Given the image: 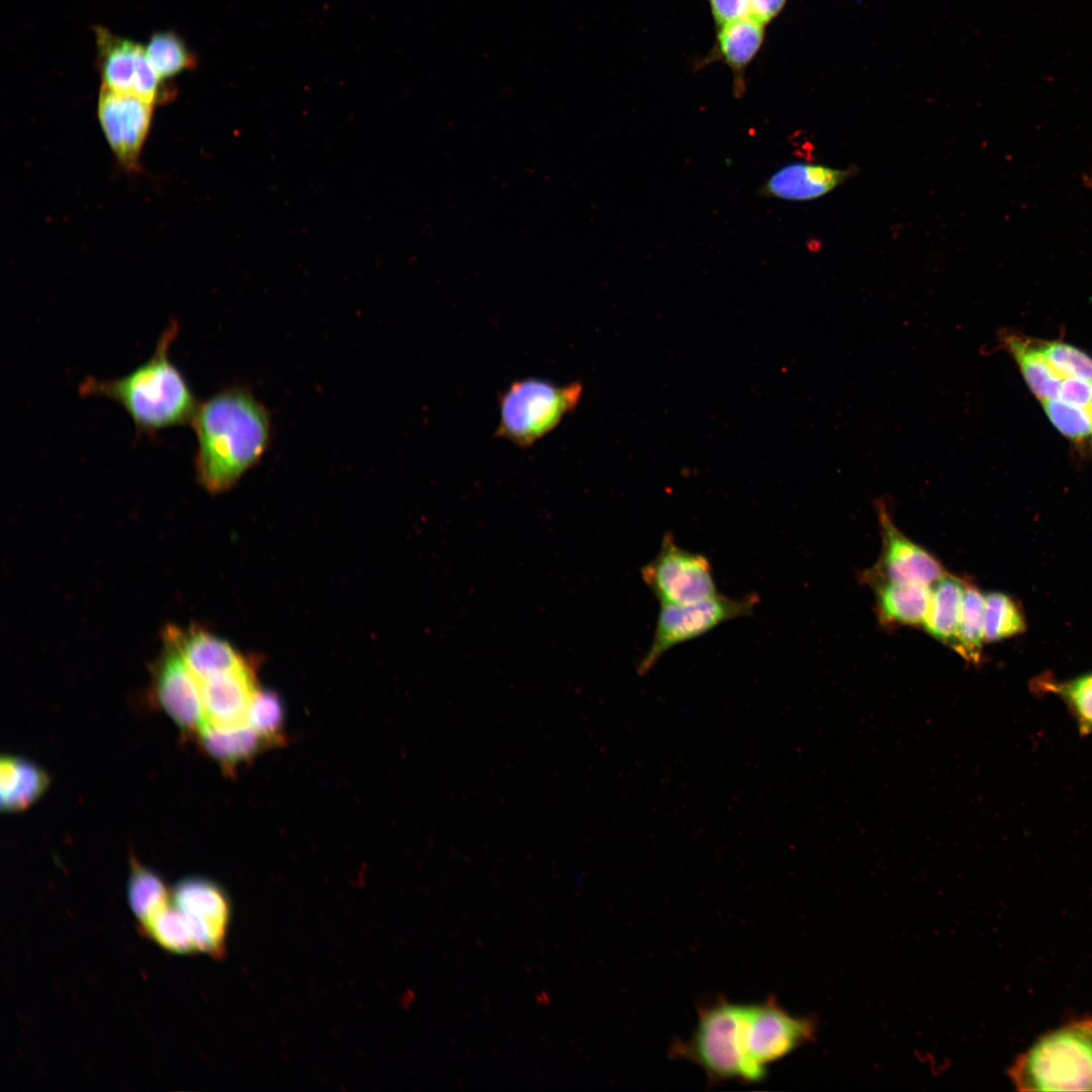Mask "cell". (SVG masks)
Instances as JSON below:
<instances>
[{"label":"cell","instance_id":"obj_1","mask_svg":"<svg viewBox=\"0 0 1092 1092\" xmlns=\"http://www.w3.org/2000/svg\"><path fill=\"white\" fill-rule=\"evenodd\" d=\"M190 424L196 477L211 493L233 487L260 460L271 436L267 411L243 387L211 395L198 404Z\"/></svg>","mask_w":1092,"mask_h":1092},{"label":"cell","instance_id":"obj_2","mask_svg":"<svg viewBox=\"0 0 1092 1092\" xmlns=\"http://www.w3.org/2000/svg\"><path fill=\"white\" fill-rule=\"evenodd\" d=\"M179 332L171 322L160 335L152 356L124 376H87L79 386L83 396H103L119 403L140 434L191 423L198 402L186 378L170 357Z\"/></svg>","mask_w":1092,"mask_h":1092},{"label":"cell","instance_id":"obj_3","mask_svg":"<svg viewBox=\"0 0 1092 1092\" xmlns=\"http://www.w3.org/2000/svg\"><path fill=\"white\" fill-rule=\"evenodd\" d=\"M1009 1076L1020 1091H1092V1017L1040 1036Z\"/></svg>","mask_w":1092,"mask_h":1092},{"label":"cell","instance_id":"obj_4","mask_svg":"<svg viewBox=\"0 0 1092 1092\" xmlns=\"http://www.w3.org/2000/svg\"><path fill=\"white\" fill-rule=\"evenodd\" d=\"M582 391L580 381L558 384L538 377L515 380L498 395L499 420L494 435L520 448H529L575 410Z\"/></svg>","mask_w":1092,"mask_h":1092},{"label":"cell","instance_id":"obj_5","mask_svg":"<svg viewBox=\"0 0 1092 1092\" xmlns=\"http://www.w3.org/2000/svg\"><path fill=\"white\" fill-rule=\"evenodd\" d=\"M743 1004L716 997L698 1008V1022L687 1040L672 1042L673 1059L700 1067L712 1083L728 1080L745 1082L741 1050Z\"/></svg>","mask_w":1092,"mask_h":1092},{"label":"cell","instance_id":"obj_6","mask_svg":"<svg viewBox=\"0 0 1092 1092\" xmlns=\"http://www.w3.org/2000/svg\"><path fill=\"white\" fill-rule=\"evenodd\" d=\"M815 1027L812 1019L791 1015L774 997L743 1004L740 1039L745 1083L761 1082L771 1063L813 1038Z\"/></svg>","mask_w":1092,"mask_h":1092},{"label":"cell","instance_id":"obj_7","mask_svg":"<svg viewBox=\"0 0 1092 1092\" xmlns=\"http://www.w3.org/2000/svg\"><path fill=\"white\" fill-rule=\"evenodd\" d=\"M759 604L752 593L741 598L718 594L684 605L660 606L649 648L640 658L637 672L647 674L676 645L697 639L721 624L751 616Z\"/></svg>","mask_w":1092,"mask_h":1092},{"label":"cell","instance_id":"obj_8","mask_svg":"<svg viewBox=\"0 0 1092 1092\" xmlns=\"http://www.w3.org/2000/svg\"><path fill=\"white\" fill-rule=\"evenodd\" d=\"M641 579L665 605H684L719 594L709 558L679 546L672 533L662 536L657 554L640 568Z\"/></svg>","mask_w":1092,"mask_h":1092},{"label":"cell","instance_id":"obj_9","mask_svg":"<svg viewBox=\"0 0 1092 1092\" xmlns=\"http://www.w3.org/2000/svg\"><path fill=\"white\" fill-rule=\"evenodd\" d=\"M171 899L185 915L197 950L213 957L222 954L231 918L225 892L210 880L187 877L171 890Z\"/></svg>","mask_w":1092,"mask_h":1092},{"label":"cell","instance_id":"obj_10","mask_svg":"<svg viewBox=\"0 0 1092 1092\" xmlns=\"http://www.w3.org/2000/svg\"><path fill=\"white\" fill-rule=\"evenodd\" d=\"M164 643L154 673V695L164 712L181 729L198 733L208 722L199 680L177 647L166 638Z\"/></svg>","mask_w":1092,"mask_h":1092},{"label":"cell","instance_id":"obj_11","mask_svg":"<svg viewBox=\"0 0 1092 1092\" xmlns=\"http://www.w3.org/2000/svg\"><path fill=\"white\" fill-rule=\"evenodd\" d=\"M876 510L882 548L878 562L870 570L891 580L925 585L933 584L946 572L933 554L896 526L883 499L876 500Z\"/></svg>","mask_w":1092,"mask_h":1092},{"label":"cell","instance_id":"obj_12","mask_svg":"<svg viewBox=\"0 0 1092 1092\" xmlns=\"http://www.w3.org/2000/svg\"><path fill=\"white\" fill-rule=\"evenodd\" d=\"M154 104L133 94L101 88L97 113L105 138L126 167H135L149 132Z\"/></svg>","mask_w":1092,"mask_h":1092},{"label":"cell","instance_id":"obj_13","mask_svg":"<svg viewBox=\"0 0 1092 1092\" xmlns=\"http://www.w3.org/2000/svg\"><path fill=\"white\" fill-rule=\"evenodd\" d=\"M766 25L750 16H744L716 27L715 41L709 53L696 68L722 63L732 73V92L737 99L743 97L745 74L763 47Z\"/></svg>","mask_w":1092,"mask_h":1092},{"label":"cell","instance_id":"obj_14","mask_svg":"<svg viewBox=\"0 0 1092 1092\" xmlns=\"http://www.w3.org/2000/svg\"><path fill=\"white\" fill-rule=\"evenodd\" d=\"M199 685L209 723L234 725L246 721L250 702L258 690L250 659L232 670L199 680Z\"/></svg>","mask_w":1092,"mask_h":1092},{"label":"cell","instance_id":"obj_15","mask_svg":"<svg viewBox=\"0 0 1092 1092\" xmlns=\"http://www.w3.org/2000/svg\"><path fill=\"white\" fill-rule=\"evenodd\" d=\"M861 577L874 594L875 612L884 628H922L930 603L931 585L891 580L870 569Z\"/></svg>","mask_w":1092,"mask_h":1092},{"label":"cell","instance_id":"obj_16","mask_svg":"<svg viewBox=\"0 0 1092 1092\" xmlns=\"http://www.w3.org/2000/svg\"><path fill=\"white\" fill-rule=\"evenodd\" d=\"M855 170L794 162L774 172L760 187L758 194L787 201L815 200L842 185L854 175Z\"/></svg>","mask_w":1092,"mask_h":1092},{"label":"cell","instance_id":"obj_17","mask_svg":"<svg viewBox=\"0 0 1092 1092\" xmlns=\"http://www.w3.org/2000/svg\"><path fill=\"white\" fill-rule=\"evenodd\" d=\"M164 638L177 647L198 680L232 670L247 659L230 643L200 628L169 626Z\"/></svg>","mask_w":1092,"mask_h":1092},{"label":"cell","instance_id":"obj_18","mask_svg":"<svg viewBox=\"0 0 1092 1092\" xmlns=\"http://www.w3.org/2000/svg\"><path fill=\"white\" fill-rule=\"evenodd\" d=\"M95 36L102 86L134 95L138 61L143 46L101 26L95 27Z\"/></svg>","mask_w":1092,"mask_h":1092},{"label":"cell","instance_id":"obj_19","mask_svg":"<svg viewBox=\"0 0 1092 1092\" xmlns=\"http://www.w3.org/2000/svg\"><path fill=\"white\" fill-rule=\"evenodd\" d=\"M999 342L1017 364L1028 388L1040 401L1058 397L1064 379L1044 359L1036 339L1003 331Z\"/></svg>","mask_w":1092,"mask_h":1092},{"label":"cell","instance_id":"obj_20","mask_svg":"<svg viewBox=\"0 0 1092 1092\" xmlns=\"http://www.w3.org/2000/svg\"><path fill=\"white\" fill-rule=\"evenodd\" d=\"M966 577L945 572L931 584V597L922 630L950 649L957 638Z\"/></svg>","mask_w":1092,"mask_h":1092},{"label":"cell","instance_id":"obj_21","mask_svg":"<svg viewBox=\"0 0 1092 1092\" xmlns=\"http://www.w3.org/2000/svg\"><path fill=\"white\" fill-rule=\"evenodd\" d=\"M1 809L19 812L35 803L47 791L49 777L30 760L6 755L0 761Z\"/></svg>","mask_w":1092,"mask_h":1092},{"label":"cell","instance_id":"obj_22","mask_svg":"<svg viewBox=\"0 0 1092 1092\" xmlns=\"http://www.w3.org/2000/svg\"><path fill=\"white\" fill-rule=\"evenodd\" d=\"M198 735L203 749L228 769L251 759L265 743L246 721L234 725L207 722Z\"/></svg>","mask_w":1092,"mask_h":1092},{"label":"cell","instance_id":"obj_23","mask_svg":"<svg viewBox=\"0 0 1092 1092\" xmlns=\"http://www.w3.org/2000/svg\"><path fill=\"white\" fill-rule=\"evenodd\" d=\"M984 594L966 577L956 643L952 650L967 662H982L984 640Z\"/></svg>","mask_w":1092,"mask_h":1092},{"label":"cell","instance_id":"obj_24","mask_svg":"<svg viewBox=\"0 0 1092 1092\" xmlns=\"http://www.w3.org/2000/svg\"><path fill=\"white\" fill-rule=\"evenodd\" d=\"M140 929L146 936L171 952L178 954L198 952L190 925L172 899L140 922Z\"/></svg>","mask_w":1092,"mask_h":1092},{"label":"cell","instance_id":"obj_25","mask_svg":"<svg viewBox=\"0 0 1092 1092\" xmlns=\"http://www.w3.org/2000/svg\"><path fill=\"white\" fill-rule=\"evenodd\" d=\"M984 640L997 642L1025 631L1026 621L1018 603L1006 594H984Z\"/></svg>","mask_w":1092,"mask_h":1092},{"label":"cell","instance_id":"obj_26","mask_svg":"<svg viewBox=\"0 0 1092 1092\" xmlns=\"http://www.w3.org/2000/svg\"><path fill=\"white\" fill-rule=\"evenodd\" d=\"M127 898L140 923L170 901L171 890L158 874L131 858Z\"/></svg>","mask_w":1092,"mask_h":1092},{"label":"cell","instance_id":"obj_27","mask_svg":"<svg viewBox=\"0 0 1092 1092\" xmlns=\"http://www.w3.org/2000/svg\"><path fill=\"white\" fill-rule=\"evenodd\" d=\"M147 56L157 73L164 79L193 70L197 58L185 40L176 32L154 33L146 47Z\"/></svg>","mask_w":1092,"mask_h":1092},{"label":"cell","instance_id":"obj_28","mask_svg":"<svg viewBox=\"0 0 1092 1092\" xmlns=\"http://www.w3.org/2000/svg\"><path fill=\"white\" fill-rule=\"evenodd\" d=\"M1053 426L1078 448H1092L1091 411L1059 397L1040 401Z\"/></svg>","mask_w":1092,"mask_h":1092},{"label":"cell","instance_id":"obj_29","mask_svg":"<svg viewBox=\"0 0 1092 1092\" xmlns=\"http://www.w3.org/2000/svg\"><path fill=\"white\" fill-rule=\"evenodd\" d=\"M246 722L265 743H282L284 710L281 699L271 691L257 690L250 702Z\"/></svg>","mask_w":1092,"mask_h":1092},{"label":"cell","instance_id":"obj_30","mask_svg":"<svg viewBox=\"0 0 1092 1092\" xmlns=\"http://www.w3.org/2000/svg\"><path fill=\"white\" fill-rule=\"evenodd\" d=\"M1037 346L1063 379L1076 378L1092 382V357L1083 350L1059 340H1037Z\"/></svg>","mask_w":1092,"mask_h":1092},{"label":"cell","instance_id":"obj_31","mask_svg":"<svg viewBox=\"0 0 1092 1092\" xmlns=\"http://www.w3.org/2000/svg\"><path fill=\"white\" fill-rule=\"evenodd\" d=\"M1053 689L1074 714L1081 732H1092V673L1057 684Z\"/></svg>","mask_w":1092,"mask_h":1092},{"label":"cell","instance_id":"obj_32","mask_svg":"<svg viewBox=\"0 0 1092 1092\" xmlns=\"http://www.w3.org/2000/svg\"><path fill=\"white\" fill-rule=\"evenodd\" d=\"M716 27L748 16L751 0H707Z\"/></svg>","mask_w":1092,"mask_h":1092},{"label":"cell","instance_id":"obj_33","mask_svg":"<svg viewBox=\"0 0 1092 1092\" xmlns=\"http://www.w3.org/2000/svg\"><path fill=\"white\" fill-rule=\"evenodd\" d=\"M1058 397L1069 403L1085 407L1092 413V382L1066 378L1061 383Z\"/></svg>","mask_w":1092,"mask_h":1092},{"label":"cell","instance_id":"obj_34","mask_svg":"<svg viewBox=\"0 0 1092 1092\" xmlns=\"http://www.w3.org/2000/svg\"><path fill=\"white\" fill-rule=\"evenodd\" d=\"M788 0H751L748 16L767 25L783 11Z\"/></svg>","mask_w":1092,"mask_h":1092},{"label":"cell","instance_id":"obj_35","mask_svg":"<svg viewBox=\"0 0 1092 1092\" xmlns=\"http://www.w3.org/2000/svg\"><path fill=\"white\" fill-rule=\"evenodd\" d=\"M1084 181L1086 186L1092 189V172L1085 176Z\"/></svg>","mask_w":1092,"mask_h":1092}]
</instances>
